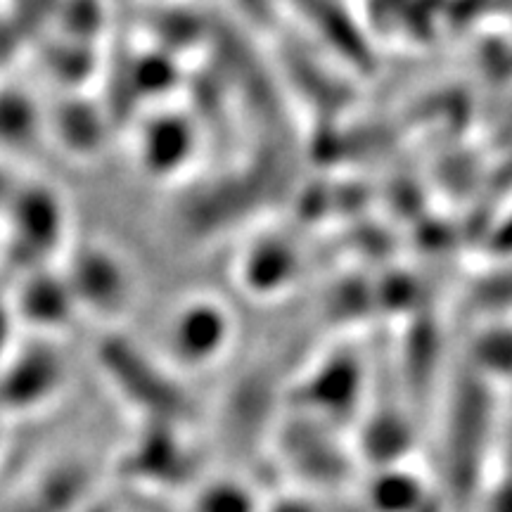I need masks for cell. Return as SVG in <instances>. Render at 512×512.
<instances>
[{
	"label": "cell",
	"instance_id": "1",
	"mask_svg": "<svg viewBox=\"0 0 512 512\" xmlns=\"http://www.w3.org/2000/svg\"><path fill=\"white\" fill-rule=\"evenodd\" d=\"M368 512H444V501L430 484L406 467H382L368 479Z\"/></svg>",
	"mask_w": 512,
	"mask_h": 512
},
{
	"label": "cell",
	"instance_id": "2",
	"mask_svg": "<svg viewBox=\"0 0 512 512\" xmlns=\"http://www.w3.org/2000/svg\"><path fill=\"white\" fill-rule=\"evenodd\" d=\"M197 512H256V503L242 486L221 484L204 491L197 501Z\"/></svg>",
	"mask_w": 512,
	"mask_h": 512
},
{
	"label": "cell",
	"instance_id": "3",
	"mask_svg": "<svg viewBox=\"0 0 512 512\" xmlns=\"http://www.w3.org/2000/svg\"><path fill=\"white\" fill-rule=\"evenodd\" d=\"M482 503L484 512H512V470L489 486Z\"/></svg>",
	"mask_w": 512,
	"mask_h": 512
}]
</instances>
